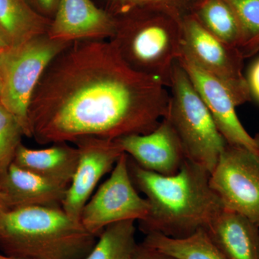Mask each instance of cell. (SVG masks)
<instances>
[{"mask_svg": "<svg viewBox=\"0 0 259 259\" xmlns=\"http://www.w3.org/2000/svg\"><path fill=\"white\" fill-rule=\"evenodd\" d=\"M11 49L12 47H10L9 42L7 40L4 34L0 30V56L3 55Z\"/></svg>", "mask_w": 259, "mask_h": 259, "instance_id": "83f0119b", "label": "cell"}, {"mask_svg": "<svg viewBox=\"0 0 259 259\" xmlns=\"http://www.w3.org/2000/svg\"><path fill=\"white\" fill-rule=\"evenodd\" d=\"M205 231L226 259H259V227L225 208Z\"/></svg>", "mask_w": 259, "mask_h": 259, "instance_id": "9a60e30c", "label": "cell"}, {"mask_svg": "<svg viewBox=\"0 0 259 259\" xmlns=\"http://www.w3.org/2000/svg\"><path fill=\"white\" fill-rule=\"evenodd\" d=\"M68 187L20 168L14 163L0 177V190L10 209L61 207Z\"/></svg>", "mask_w": 259, "mask_h": 259, "instance_id": "5bb4252c", "label": "cell"}, {"mask_svg": "<svg viewBox=\"0 0 259 259\" xmlns=\"http://www.w3.org/2000/svg\"><path fill=\"white\" fill-rule=\"evenodd\" d=\"M51 22L38 14L28 0H0V30L12 48L47 34Z\"/></svg>", "mask_w": 259, "mask_h": 259, "instance_id": "e0dca14e", "label": "cell"}, {"mask_svg": "<svg viewBox=\"0 0 259 259\" xmlns=\"http://www.w3.org/2000/svg\"><path fill=\"white\" fill-rule=\"evenodd\" d=\"M117 18L110 41L135 71L166 88L182 44V22L158 12H138Z\"/></svg>", "mask_w": 259, "mask_h": 259, "instance_id": "277c9868", "label": "cell"}, {"mask_svg": "<svg viewBox=\"0 0 259 259\" xmlns=\"http://www.w3.org/2000/svg\"><path fill=\"white\" fill-rule=\"evenodd\" d=\"M10 209L9 203H8V200H7L6 197H5V194L0 190V221L3 216L6 214L8 211Z\"/></svg>", "mask_w": 259, "mask_h": 259, "instance_id": "4316f807", "label": "cell"}, {"mask_svg": "<svg viewBox=\"0 0 259 259\" xmlns=\"http://www.w3.org/2000/svg\"><path fill=\"white\" fill-rule=\"evenodd\" d=\"M177 61L188 75L227 144L247 148L259 156V136H250L242 125L236 104L223 83L196 64L182 49Z\"/></svg>", "mask_w": 259, "mask_h": 259, "instance_id": "8fae6325", "label": "cell"}, {"mask_svg": "<svg viewBox=\"0 0 259 259\" xmlns=\"http://www.w3.org/2000/svg\"><path fill=\"white\" fill-rule=\"evenodd\" d=\"M143 243L176 259H226L204 229L184 238L148 233Z\"/></svg>", "mask_w": 259, "mask_h": 259, "instance_id": "ac0fdd59", "label": "cell"}, {"mask_svg": "<svg viewBox=\"0 0 259 259\" xmlns=\"http://www.w3.org/2000/svg\"><path fill=\"white\" fill-rule=\"evenodd\" d=\"M116 25L117 18L93 0H61L47 35L66 42L110 40Z\"/></svg>", "mask_w": 259, "mask_h": 259, "instance_id": "4fadbf2b", "label": "cell"}, {"mask_svg": "<svg viewBox=\"0 0 259 259\" xmlns=\"http://www.w3.org/2000/svg\"><path fill=\"white\" fill-rule=\"evenodd\" d=\"M38 14L44 18L52 20L56 13L61 0H28Z\"/></svg>", "mask_w": 259, "mask_h": 259, "instance_id": "cb8c5ba5", "label": "cell"}, {"mask_svg": "<svg viewBox=\"0 0 259 259\" xmlns=\"http://www.w3.org/2000/svg\"><path fill=\"white\" fill-rule=\"evenodd\" d=\"M97 238L62 207L10 209L0 221V248L15 258L84 259Z\"/></svg>", "mask_w": 259, "mask_h": 259, "instance_id": "3957f363", "label": "cell"}, {"mask_svg": "<svg viewBox=\"0 0 259 259\" xmlns=\"http://www.w3.org/2000/svg\"><path fill=\"white\" fill-rule=\"evenodd\" d=\"M23 136V129L14 116L0 104V177L14 163Z\"/></svg>", "mask_w": 259, "mask_h": 259, "instance_id": "603a6c76", "label": "cell"}, {"mask_svg": "<svg viewBox=\"0 0 259 259\" xmlns=\"http://www.w3.org/2000/svg\"><path fill=\"white\" fill-rule=\"evenodd\" d=\"M131 259H176L165 254L152 247L141 243H138Z\"/></svg>", "mask_w": 259, "mask_h": 259, "instance_id": "d4e9b609", "label": "cell"}, {"mask_svg": "<svg viewBox=\"0 0 259 259\" xmlns=\"http://www.w3.org/2000/svg\"><path fill=\"white\" fill-rule=\"evenodd\" d=\"M116 140L140 166L163 176L177 174L187 160L180 138L166 117L148 134L129 135Z\"/></svg>", "mask_w": 259, "mask_h": 259, "instance_id": "7c38bea8", "label": "cell"}, {"mask_svg": "<svg viewBox=\"0 0 259 259\" xmlns=\"http://www.w3.org/2000/svg\"><path fill=\"white\" fill-rule=\"evenodd\" d=\"M182 49L199 67L223 83L236 106L250 101L249 87L243 73L245 59L240 51L207 31L193 15L182 20Z\"/></svg>", "mask_w": 259, "mask_h": 259, "instance_id": "52a82bcc", "label": "cell"}, {"mask_svg": "<svg viewBox=\"0 0 259 259\" xmlns=\"http://www.w3.org/2000/svg\"><path fill=\"white\" fill-rule=\"evenodd\" d=\"M70 44L52 40L47 33L0 56V104L14 116L26 137L32 138L28 110L34 91L51 61Z\"/></svg>", "mask_w": 259, "mask_h": 259, "instance_id": "8992f818", "label": "cell"}, {"mask_svg": "<svg viewBox=\"0 0 259 259\" xmlns=\"http://www.w3.org/2000/svg\"><path fill=\"white\" fill-rule=\"evenodd\" d=\"M192 15L214 36L239 50L241 27L234 12L225 0H200Z\"/></svg>", "mask_w": 259, "mask_h": 259, "instance_id": "d6986e66", "label": "cell"}, {"mask_svg": "<svg viewBox=\"0 0 259 259\" xmlns=\"http://www.w3.org/2000/svg\"><path fill=\"white\" fill-rule=\"evenodd\" d=\"M236 14L241 27L240 52L244 59L259 52V0H225Z\"/></svg>", "mask_w": 259, "mask_h": 259, "instance_id": "7402d4cb", "label": "cell"}, {"mask_svg": "<svg viewBox=\"0 0 259 259\" xmlns=\"http://www.w3.org/2000/svg\"><path fill=\"white\" fill-rule=\"evenodd\" d=\"M209 182L225 208L243 214L259 227L258 155L227 144Z\"/></svg>", "mask_w": 259, "mask_h": 259, "instance_id": "9c48e42d", "label": "cell"}, {"mask_svg": "<svg viewBox=\"0 0 259 259\" xmlns=\"http://www.w3.org/2000/svg\"><path fill=\"white\" fill-rule=\"evenodd\" d=\"M164 117L180 138L187 159L212 173L227 146L208 109L188 75L177 61Z\"/></svg>", "mask_w": 259, "mask_h": 259, "instance_id": "5b68a950", "label": "cell"}, {"mask_svg": "<svg viewBox=\"0 0 259 259\" xmlns=\"http://www.w3.org/2000/svg\"><path fill=\"white\" fill-rule=\"evenodd\" d=\"M169 93L126 64L110 40L71 42L47 66L28 110L39 144L146 134L166 116Z\"/></svg>", "mask_w": 259, "mask_h": 259, "instance_id": "6da1fadb", "label": "cell"}, {"mask_svg": "<svg viewBox=\"0 0 259 259\" xmlns=\"http://www.w3.org/2000/svg\"><path fill=\"white\" fill-rule=\"evenodd\" d=\"M128 168L135 187L150 204L147 218L139 222L146 235L187 238L207 228L225 209L211 187L210 173L190 160L171 176L144 169L129 156Z\"/></svg>", "mask_w": 259, "mask_h": 259, "instance_id": "7a4b0ae2", "label": "cell"}, {"mask_svg": "<svg viewBox=\"0 0 259 259\" xmlns=\"http://www.w3.org/2000/svg\"><path fill=\"white\" fill-rule=\"evenodd\" d=\"M74 144L79 151V161L61 207L71 218L80 221L83 207L99 182L113 169L125 152L117 140L88 137Z\"/></svg>", "mask_w": 259, "mask_h": 259, "instance_id": "30bf717a", "label": "cell"}, {"mask_svg": "<svg viewBox=\"0 0 259 259\" xmlns=\"http://www.w3.org/2000/svg\"><path fill=\"white\" fill-rule=\"evenodd\" d=\"M150 204L138 193L128 168V156L123 153L110 177L85 204L80 221L90 233L98 237L107 226L125 221H142Z\"/></svg>", "mask_w": 259, "mask_h": 259, "instance_id": "ba28073f", "label": "cell"}, {"mask_svg": "<svg viewBox=\"0 0 259 259\" xmlns=\"http://www.w3.org/2000/svg\"><path fill=\"white\" fill-rule=\"evenodd\" d=\"M200 0H102L101 7L115 18L138 13L158 12L182 22L193 14Z\"/></svg>", "mask_w": 259, "mask_h": 259, "instance_id": "44dd1931", "label": "cell"}, {"mask_svg": "<svg viewBox=\"0 0 259 259\" xmlns=\"http://www.w3.org/2000/svg\"><path fill=\"white\" fill-rule=\"evenodd\" d=\"M246 79L251 97L259 102V59L252 65Z\"/></svg>", "mask_w": 259, "mask_h": 259, "instance_id": "484cf974", "label": "cell"}, {"mask_svg": "<svg viewBox=\"0 0 259 259\" xmlns=\"http://www.w3.org/2000/svg\"><path fill=\"white\" fill-rule=\"evenodd\" d=\"M2 88H3V76H2L1 71H0V95H1Z\"/></svg>", "mask_w": 259, "mask_h": 259, "instance_id": "f546056e", "label": "cell"}, {"mask_svg": "<svg viewBox=\"0 0 259 259\" xmlns=\"http://www.w3.org/2000/svg\"><path fill=\"white\" fill-rule=\"evenodd\" d=\"M135 223L125 221L107 226L84 259H131L138 245Z\"/></svg>", "mask_w": 259, "mask_h": 259, "instance_id": "ffe728a7", "label": "cell"}, {"mask_svg": "<svg viewBox=\"0 0 259 259\" xmlns=\"http://www.w3.org/2000/svg\"><path fill=\"white\" fill-rule=\"evenodd\" d=\"M0 259H25V258H15V257L10 256V255H8L0 254Z\"/></svg>", "mask_w": 259, "mask_h": 259, "instance_id": "f1b7e54d", "label": "cell"}, {"mask_svg": "<svg viewBox=\"0 0 259 259\" xmlns=\"http://www.w3.org/2000/svg\"><path fill=\"white\" fill-rule=\"evenodd\" d=\"M78 161V148L69 143H56L44 149H32L21 144L15 155L14 163L20 168L69 187Z\"/></svg>", "mask_w": 259, "mask_h": 259, "instance_id": "2e32d148", "label": "cell"}]
</instances>
